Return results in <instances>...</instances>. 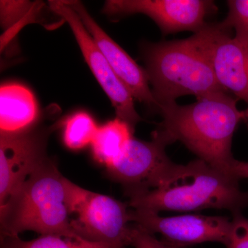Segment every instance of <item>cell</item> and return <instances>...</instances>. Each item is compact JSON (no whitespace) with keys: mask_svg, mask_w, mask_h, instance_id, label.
Here are the masks:
<instances>
[{"mask_svg":"<svg viewBox=\"0 0 248 248\" xmlns=\"http://www.w3.org/2000/svg\"><path fill=\"white\" fill-rule=\"evenodd\" d=\"M49 6L71 27L86 63L110 99L117 117L135 129L142 120L135 109L133 94L111 68L78 15L66 1H50Z\"/></svg>","mask_w":248,"mask_h":248,"instance_id":"obj_8","label":"cell"},{"mask_svg":"<svg viewBox=\"0 0 248 248\" xmlns=\"http://www.w3.org/2000/svg\"><path fill=\"white\" fill-rule=\"evenodd\" d=\"M217 9L207 0H108L103 13L108 16L144 14L151 18L164 35L200 30L205 19Z\"/></svg>","mask_w":248,"mask_h":248,"instance_id":"obj_11","label":"cell"},{"mask_svg":"<svg viewBox=\"0 0 248 248\" xmlns=\"http://www.w3.org/2000/svg\"><path fill=\"white\" fill-rule=\"evenodd\" d=\"M69 202L71 215H77L72 228L81 239L117 248L130 246L133 223L126 204L75 184Z\"/></svg>","mask_w":248,"mask_h":248,"instance_id":"obj_5","label":"cell"},{"mask_svg":"<svg viewBox=\"0 0 248 248\" xmlns=\"http://www.w3.org/2000/svg\"><path fill=\"white\" fill-rule=\"evenodd\" d=\"M239 182L197 159L183 165L164 186L130 198L129 206L157 213L205 209L242 212L248 207V192L241 190Z\"/></svg>","mask_w":248,"mask_h":248,"instance_id":"obj_3","label":"cell"},{"mask_svg":"<svg viewBox=\"0 0 248 248\" xmlns=\"http://www.w3.org/2000/svg\"><path fill=\"white\" fill-rule=\"evenodd\" d=\"M1 248H117L102 243L84 239H71L60 235H41L40 237L24 241L19 236H1Z\"/></svg>","mask_w":248,"mask_h":248,"instance_id":"obj_15","label":"cell"},{"mask_svg":"<svg viewBox=\"0 0 248 248\" xmlns=\"http://www.w3.org/2000/svg\"><path fill=\"white\" fill-rule=\"evenodd\" d=\"M228 13L222 25L234 30V37L248 47V0H230L227 1Z\"/></svg>","mask_w":248,"mask_h":248,"instance_id":"obj_17","label":"cell"},{"mask_svg":"<svg viewBox=\"0 0 248 248\" xmlns=\"http://www.w3.org/2000/svg\"><path fill=\"white\" fill-rule=\"evenodd\" d=\"M130 246L135 248H185L170 244L164 240H159L154 234L133 225Z\"/></svg>","mask_w":248,"mask_h":248,"instance_id":"obj_20","label":"cell"},{"mask_svg":"<svg viewBox=\"0 0 248 248\" xmlns=\"http://www.w3.org/2000/svg\"><path fill=\"white\" fill-rule=\"evenodd\" d=\"M132 223L152 234H159L164 241L185 248L207 242L226 244L231 218L186 214L161 217L159 214L132 208Z\"/></svg>","mask_w":248,"mask_h":248,"instance_id":"obj_9","label":"cell"},{"mask_svg":"<svg viewBox=\"0 0 248 248\" xmlns=\"http://www.w3.org/2000/svg\"><path fill=\"white\" fill-rule=\"evenodd\" d=\"M134 132L133 127L118 117L99 127L91 143L94 159L107 169L115 164L128 148Z\"/></svg>","mask_w":248,"mask_h":248,"instance_id":"obj_14","label":"cell"},{"mask_svg":"<svg viewBox=\"0 0 248 248\" xmlns=\"http://www.w3.org/2000/svg\"><path fill=\"white\" fill-rule=\"evenodd\" d=\"M143 52L156 112L161 106L183 96L198 98L225 92L190 38L148 44Z\"/></svg>","mask_w":248,"mask_h":248,"instance_id":"obj_4","label":"cell"},{"mask_svg":"<svg viewBox=\"0 0 248 248\" xmlns=\"http://www.w3.org/2000/svg\"><path fill=\"white\" fill-rule=\"evenodd\" d=\"M171 143L157 129L153 132L151 141L134 138L122 157L108 168V173L122 184L130 199L159 188L182 168L183 165L172 162L166 155V146Z\"/></svg>","mask_w":248,"mask_h":248,"instance_id":"obj_6","label":"cell"},{"mask_svg":"<svg viewBox=\"0 0 248 248\" xmlns=\"http://www.w3.org/2000/svg\"><path fill=\"white\" fill-rule=\"evenodd\" d=\"M244 115H245L244 121H246V123L248 124V108L247 110L244 111Z\"/></svg>","mask_w":248,"mask_h":248,"instance_id":"obj_22","label":"cell"},{"mask_svg":"<svg viewBox=\"0 0 248 248\" xmlns=\"http://www.w3.org/2000/svg\"><path fill=\"white\" fill-rule=\"evenodd\" d=\"M35 4L29 1H0V19L1 27L10 31L26 20L35 9Z\"/></svg>","mask_w":248,"mask_h":248,"instance_id":"obj_18","label":"cell"},{"mask_svg":"<svg viewBox=\"0 0 248 248\" xmlns=\"http://www.w3.org/2000/svg\"><path fill=\"white\" fill-rule=\"evenodd\" d=\"M224 245L226 248H248V218L242 212L232 214L231 230Z\"/></svg>","mask_w":248,"mask_h":248,"instance_id":"obj_19","label":"cell"},{"mask_svg":"<svg viewBox=\"0 0 248 248\" xmlns=\"http://www.w3.org/2000/svg\"><path fill=\"white\" fill-rule=\"evenodd\" d=\"M39 109L30 89L17 83L1 85L0 89L1 133H22L35 128Z\"/></svg>","mask_w":248,"mask_h":248,"instance_id":"obj_13","label":"cell"},{"mask_svg":"<svg viewBox=\"0 0 248 248\" xmlns=\"http://www.w3.org/2000/svg\"><path fill=\"white\" fill-rule=\"evenodd\" d=\"M157 112L163 118L157 130L172 143L182 142L198 159L235 179L232 169L236 160L232 143L240 122L245 119L236 98L226 92L213 93L197 98L189 105L165 104Z\"/></svg>","mask_w":248,"mask_h":248,"instance_id":"obj_1","label":"cell"},{"mask_svg":"<svg viewBox=\"0 0 248 248\" xmlns=\"http://www.w3.org/2000/svg\"><path fill=\"white\" fill-rule=\"evenodd\" d=\"M71 181L48 158L0 206L1 236H19L23 232L83 239L71 226Z\"/></svg>","mask_w":248,"mask_h":248,"instance_id":"obj_2","label":"cell"},{"mask_svg":"<svg viewBox=\"0 0 248 248\" xmlns=\"http://www.w3.org/2000/svg\"><path fill=\"white\" fill-rule=\"evenodd\" d=\"M76 11L98 48L102 51L117 76L126 86L134 99L156 111V103L150 88L146 70L143 69L120 45L106 33L89 14L82 3L67 1Z\"/></svg>","mask_w":248,"mask_h":248,"instance_id":"obj_12","label":"cell"},{"mask_svg":"<svg viewBox=\"0 0 248 248\" xmlns=\"http://www.w3.org/2000/svg\"><path fill=\"white\" fill-rule=\"evenodd\" d=\"M0 206L48 159V129L0 134Z\"/></svg>","mask_w":248,"mask_h":248,"instance_id":"obj_10","label":"cell"},{"mask_svg":"<svg viewBox=\"0 0 248 248\" xmlns=\"http://www.w3.org/2000/svg\"><path fill=\"white\" fill-rule=\"evenodd\" d=\"M221 22L205 24L189 38L208 62L225 92L248 104V47Z\"/></svg>","mask_w":248,"mask_h":248,"instance_id":"obj_7","label":"cell"},{"mask_svg":"<svg viewBox=\"0 0 248 248\" xmlns=\"http://www.w3.org/2000/svg\"><path fill=\"white\" fill-rule=\"evenodd\" d=\"M63 140L65 146L77 151L91 144L97 133L98 127L88 112H76L63 123Z\"/></svg>","mask_w":248,"mask_h":248,"instance_id":"obj_16","label":"cell"},{"mask_svg":"<svg viewBox=\"0 0 248 248\" xmlns=\"http://www.w3.org/2000/svg\"><path fill=\"white\" fill-rule=\"evenodd\" d=\"M232 176L238 181L248 179V161H240L236 160L233 166Z\"/></svg>","mask_w":248,"mask_h":248,"instance_id":"obj_21","label":"cell"}]
</instances>
